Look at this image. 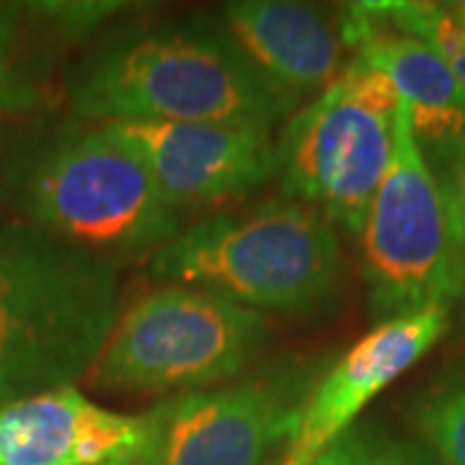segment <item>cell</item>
<instances>
[{
    "instance_id": "4",
    "label": "cell",
    "mask_w": 465,
    "mask_h": 465,
    "mask_svg": "<svg viewBox=\"0 0 465 465\" xmlns=\"http://www.w3.org/2000/svg\"><path fill=\"white\" fill-rule=\"evenodd\" d=\"M14 202L34 228L114 262L179 232L148 168L101 124L63 127L21 155Z\"/></svg>"
},
{
    "instance_id": "5",
    "label": "cell",
    "mask_w": 465,
    "mask_h": 465,
    "mask_svg": "<svg viewBox=\"0 0 465 465\" xmlns=\"http://www.w3.org/2000/svg\"><path fill=\"white\" fill-rule=\"evenodd\" d=\"M269 339L262 313L210 290L163 284L116 316L88 375L124 393H197L241 375Z\"/></svg>"
},
{
    "instance_id": "13",
    "label": "cell",
    "mask_w": 465,
    "mask_h": 465,
    "mask_svg": "<svg viewBox=\"0 0 465 465\" xmlns=\"http://www.w3.org/2000/svg\"><path fill=\"white\" fill-rule=\"evenodd\" d=\"M354 54L381 70L406 104L416 140L442 145L465 134V85L437 52L381 18L370 3L344 8Z\"/></svg>"
},
{
    "instance_id": "18",
    "label": "cell",
    "mask_w": 465,
    "mask_h": 465,
    "mask_svg": "<svg viewBox=\"0 0 465 465\" xmlns=\"http://www.w3.org/2000/svg\"><path fill=\"white\" fill-rule=\"evenodd\" d=\"M434 173L448 202L450 223L465 277V134L434 145Z\"/></svg>"
},
{
    "instance_id": "16",
    "label": "cell",
    "mask_w": 465,
    "mask_h": 465,
    "mask_svg": "<svg viewBox=\"0 0 465 465\" xmlns=\"http://www.w3.org/2000/svg\"><path fill=\"white\" fill-rule=\"evenodd\" d=\"M316 465H440L421 442L375 424H354L333 440Z\"/></svg>"
},
{
    "instance_id": "10",
    "label": "cell",
    "mask_w": 465,
    "mask_h": 465,
    "mask_svg": "<svg viewBox=\"0 0 465 465\" xmlns=\"http://www.w3.org/2000/svg\"><path fill=\"white\" fill-rule=\"evenodd\" d=\"M448 329V305H427L381 321L321 372L274 465H316L333 440L357 424L367 403L411 370Z\"/></svg>"
},
{
    "instance_id": "12",
    "label": "cell",
    "mask_w": 465,
    "mask_h": 465,
    "mask_svg": "<svg viewBox=\"0 0 465 465\" xmlns=\"http://www.w3.org/2000/svg\"><path fill=\"white\" fill-rule=\"evenodd\" d=\"M231 39L282 94H321L344 73L354 50L344 8L298 0H238L223 8Z\"/></svg>"
},
{
    "instance_id": "2",
    "label": "cell",
    "mask_w": 465,
    "mask_h": 465,
    "mask_svg": "<svg viewBox=\"0 0 465 465\" xmlns=\"http://www.w3.org/2000/svg\"><path fill=\"white\" fill-rule=\"evenodd\" d=\"M116 298L119 262L0 220V406L88 375Z\"/></svg>"
},
{
    "instance_id": "3",
    "label": "cell",
    "mask_w": 465,
    "mask_h": 465,
    "mask_svg": "<svg viewBox=\"0 0 465 465\" xmlns=\"http://www.w3.org/2000/svg\"><path fill=\"white\" fill-rule=\"evenodd\" d=\"M166 284L210 290L256 313L305 316L336 295L341 249L336 228L308 204L264 202L179 231L150 262Z\"/></svg>"
},
{
    "instance_id": "7",
    "label": "cell",
    "mask_w": 465,
    "mask_h": 465,
    "mask_svg": "<svg viewBox=\"0 0 465 465\" xmlns=\"http://www.w3.org/2000/svg\"><path fill=\"white\" fill-rule=\"evenodd\" d=\"M360 238L370 305L382 321L448 305L465 290L448 202L403 101L393 158L367 207Z\"/></svg>"
},
{
    "instance_id": "11",
    "label": "cell",
    "mask_w": 465,
    "mask_h": 465,
    "mask_svg": "<svg viewBox=\"0 0 465 465\" xmlns=\"http://www.w3.org/2000/svg\"><path fill=\"white\" fill-rule=\"evenodd\" d=\"M150 414L104 409L75 385L0 406V465H104L148 455Z\"/></svg>"
},
{
    "instance_id": "17",
    "label": "cell",
    "mask_w": 465,
    "mask_h": 465,
    "mask_svg": "<svg viewBox=\"0 0 465 465\" xmlns=\"http://www.w3.org/2000/svg\"><path fill=\"white\" fill-rule=\"evenodd\" d=\"M21 16L18 5H0V114L29 109L36 99L32 73L18 63Z\"/></svg>"
},
{
    "instance_id": "6",
    "label": "cell",
    "mask_w": 465,
    "mask_h": 465,
    "mask_svg": "<svg viewBox=\"0 0 465 465\" xmlns=\"http://www.w3.org/2000/svg\"><path fill=\"white\" fill-rule=\"evenodd\" d=\"M399 109L391 81L354 54L344 73L284 127V200L308 204L333 228L360 232L393 158Z\"/></svg>"
},
{
    "instance_id": "9",
    "label": "cell",
    "mask_w": 465,
    "mask_h": 465,
    "mask_svg": "<svg viewBox=\"0 0 465 465\" xmlns=\"http://www.w3.org/2000/svg\"><path fill=\"white\" fill-rule=\"evenodd\" d=\"M101 127L148 168L173 213L246 197L280 173V143L259 122L114 119Z\"/></svg>"
},
{
    "instance_id": "15",
    "label": "cell",
    "mask_w": 465,
    "mask_h": 465,
    "mask_svg": "<svg viewBox=\"0 0 465 465\" xmlns=\"http://www.w3.org/2000/svg\"><path fill=\"white\" fill-rule=\"evenodd\" d=\"M401 32L430 45L465 85V3H370Z\"/></svg>"
},
{
    "instance_id": "19",
    "label": "cell",
    "mask_w": 465,
    "mask_h": 465,
    "mask_svg": "<svg viewBox=\"0 0 465 465\" xmlns=\"http://www.w3.org/2000/svg\"><path fill=\"white\" fill-rule=\"evenodd\" d=\"M104 465H150L148 455H137V458H124V460H112V463Z\"/></svg>"
},
{
    "instance_id": "14",
    "label": "cell",
    "mask_w": 465,
    "mask_h": 465,
    "mask_svg": "<svg viewBox=\"0 0 465 465\" xmlns=\"http://www.w3.org/2000/svg\"><path fill=\"white\" fill-rule=\"evenodd\" d=\"M421 445L440 465H465V370L450 372L411 406Z\"/></svg>"
},
{
    "instance_id": "8",
    "label": "cell",
    "mask_w": 465,
    "mask_h": 465,
    "mask_svg": "<svg viewBox=\"0 0 465 465\" xmlns=\"http://www.w3.org/2000/svg\"><path fill=\"white\" fill-rule=\"evenodd\" d=\"M326 365L287 360L150 409V465H266Z\"/></svg>"
},
{
    "instance_id": "1",
    "label": "cell",
    "mask_w": 465,
    "mask_h": 465,
    "mask_svg": "<svg viewBox=\"0 0 465 465\" xmlns=\"http://www.w3.org/2000/svg\"><path fill=\"white\" fill-rule=\"evenodd\" d=\"M78 119L259 122L274 127L298 101L269 84L228 32L202 24L122 32L88 52L67 84Z\"/></svg>"
}]
</instances>
